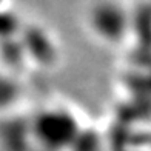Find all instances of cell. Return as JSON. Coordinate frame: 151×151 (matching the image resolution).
<instances>
[{"label": "cell", "instance_id": "1", "mask_svg": "<svg viewBox=\"0 0 151 151\" xmlns=\"http://www.w3.org/2000/svg\"><path fill=\"white\" fill-rule=\"evenodd\" d=\"M91 29L106 42H117L127 31L125 9L114 0H99L88 11Z\"/></svg>", "mask_w": 151, "mask_h": 151}]
</instances>
